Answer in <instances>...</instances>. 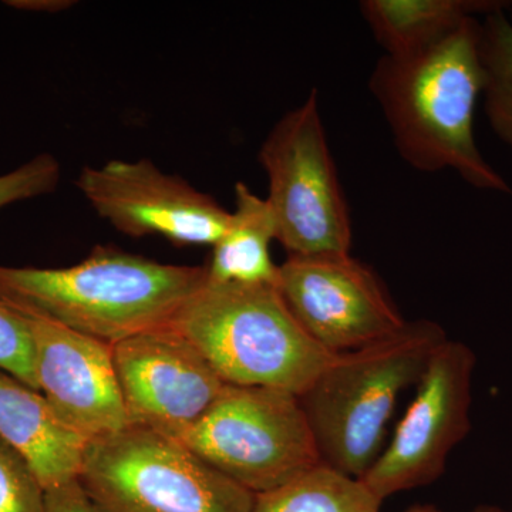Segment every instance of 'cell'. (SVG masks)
<instances>
[{"mask_svg": "<svg viewBox=\"0 0 512 512\" xmlns=\"http://www.w3.org/2000/svg\"><path fill=\"white\" fill-rule=\"evenodd\" d=\"M480 30L481 23L470 18L427 49L384 55L369 89L410 167L424 173L453 170L478 190L512 194L474 138V111L484 89Z\"/></svg>", "mask_w": 512, "mask_h": 512, "instance_id": "cell-1", "label": "cell"}, {"mask_svg": "<svg viewBox=\"0 0 512 512\" xmlns=\"http://www.w3.org/2000/svg\"><path fill=\"white\" fill-rule=\"evenodd\" d=\"M205 281V266L96 247L66 268L0 265V301L113 346L168 325Z\"/></svg>", "mask_w": 512, "mask_h": 512, "instance_id": "cell-2", "label": "cell"}, {"mask_svg": "<svg viewBox=\"0 0 512 512\" xmlns=\"http://www.w3.org/2000/svg\"><path fill=\"white\" fill-rule=\"evenodd\" d=\"M447 338L433 320L406 322L392 335L333 357L302 394L320 460L362 478L382 454L400 394L420 382Z\"/></svg>", "mask_w": 512, "mask_h": 512, "instance_id": "cell-3", "label": "cell"}, {"mask_svg": "<svg viewBox=\"0 0 512 512\" xmlns=\"http://www.w3.org/2000/svg\"><path fill=\"white\" fill-rule=\"evenodd\" d=\"M168 325L234 386L269 387L301 397L336 356L299 325L276 285L207 279Z\"/></svg>", "mask_w": 512, "mask_h": 512, "instance_id": "cell-4", "label": "cell"}, {"mask_svg": "<svg viewBox=\"0 0 512 512\" xmlns=\"http://www.w3.org/2000/svg\"><path fill=\"white\" fill-rule=\"evenodd\" d=\"M80 483L100 512H251L255 494L148 427L90 440Z\"/></svg>", "mask_w": 512, "mask_h": 512, "instance_id": "cell-5", "label": "cell"}, {"mask_svg": "<svg viewBox=\"0 0 512 512\" xmlns=\"http://www.w3.org/2000/svg\"><path fill=\"white\" fill-rule=\"evenodd\" d=\"M175 440L252 494L275 490L322 463L301 397L225 384Z\"/></svg>", "mask_w": 512, "mask_h": 512, "instance_id": "cell-6", "label": "cell"}, {"mask_svg": "<svg viewBox=\"0 0 512 512\" xmlns=\"http://www.w3.org/2000/svg\"><path fill=\"white\" fill-rule=\"evenodd\" d=\"M276 241L288 256L350 254L352 220L315 89L282 117L259 150Z\"/></svg>", "mask_w": 512, "mask_h": 512, "instance_id": "cell-7", "label": "cell"}, {"mask_svg": "<svg viewBox=\"0 0 512 512\" xmlns=\"http://www.w3.org/2000/svg\"><path fill=\"white\" fill-rule=\"evenodd\" d=\"M476 363L473 350L457 340H444L433 353L393 439L360 478L380 501L444 473L451 451L470 431Z\"/></svg>", "mask_w": 512, "mask_h": 512, "instance_id": "cell-8", "label": "cell"}, {"mask_svg": "<svg viewBox=\"0 0 512 512\" xmlns=\"http://www.w3.org/2000/svg\"><path fill=\"white\" fill-rule=\"evenodd\" d=\"M76 185L99 217L128 237L214 247L228 227L229 211L215 198L147 158L84 167Z\"/></svg>", "mask_w": 512, "mask_h": 512, "instance_id": "cell-9", "label": "cell"}, {"mask_svg": "<svg viewBox=\"0 0 512 512\" xmlns=\"http://www.w3.org/2000/svg\"><path fill=\"white\" fill-rule=\"evenodd\" d=\"M278 289L299 325L340 355L397 332L400 315L379 276L350 254L288 256Z\"/></svg>", "mask_w": 512, "mask_h": 512, "instance_id": "cell-10", "label": "cell"}, {"mask_svg": "<svg viewBox=\"0 0 512 512\" xmlns=\"http://www.w3.org/2000/svg\"><path fill=\"white\" fill-rule=\"evenodd\" d=\"M113 360L130 423L173 439L210 409L227 384L171 325L120 340Z\"/></svg>", "mask_w": 512, "mask_h": 512, "instance_id": "cell-11", "label": "cell"}, {"mask_svg": "<svg viewBox=\"0 0 512 512\" xmlns=\"http://www.w3.org/2000/svg\"><path fill=\"white\" fill-rule=\"evenodd\" d=\"M16 311L32 333L39 390L63 419L89 440L130 426L113 346L35 313Z\"/></svg>", "mask_w": 512, "mask_h": 512, "instance_id": "cell-12", "label": "cell"}, {"mask_svg": "<svg viewBox=\"0 0 512 512\" xmlns=\"http://www.w3.org/2000/svg\"><path fill=\"white\" fill-rule=\"evenodd\" d=\"M0 439L25 457L45 490L79 478L90 440L45 394L0 370Z\"/></svg>", "mask_w": 512, "mask_h": 512, "instance_id": "cell-13", "label": "cell"}, {"mask_svg": "<svg viewBox=\"0 0 512 512\" xmlns=\"http://www.w3.org/2000/svg\"><path fill=\"white\" fill-rule=\"evenodd\" d=\"M234 194L228 227L212 247L210 264L205 266L207 279L220 284L278 286L279 265L269 249L276 239L271 207L247 184H235Z\"/></svg>", "mask_w": 512, "mask_h": 512, "instance_id": "cell-14", "label": "cell"}, {"mask_svg": "<svg viewBox=\"0 0 512 512\" xmlns=\"http://www.w3.org/2000/svg\"><path fill=\"white\" fill-rule=\"evenodd\" d=\"M493 0H365L360 12L386 56L436 45L464 22L505 8Z\"/></svg>", "mask_w": 512, "mask_h": 512, "instance_id": "cell-15", "label": "cell"}, {"mask_svg": "<svg viewBox=\"0 0 512 512\" xmlns=\"http://www.w3.org/2000/svg\"><path fill=\"white\" fill-rule=\"evenodd\" d=\"M359 478L320 463L275 490L256 494L251 512H380Z\"/></svg>", "mask_w": 512, "mask_h": 512, "instance_id": "cell-16", "label": "cell"}, {"mask_svg": "<svg viewBox=\"0 0 512 512\" xmlns=\"http://www.w3.org/2000/svg\"><path fill=\"white\" fill-rule=\"evenodd\" d=\"M505 8L484 16L480 55L484 69L485 114L494 133L512 153V25Z\"/></svg>", "mask_w": 512, "mask_h": 512, "instance_id": "cell-17", "label": "cell"}, {"mask_svg": "<svg viewBox=\"0 0 512 512\" xmlns=\"http://www.w3.org/2000/svg\"><path fill=\"white\" fill-rule=\"evenodd\" d=\"M45 497L25 457L0 439V512H45Z\"/></svg>", "mask_w": 512, "mask_h": 512, "instance_id": "cell-18", "label": "cell"}, {"mask_svg": "<svg viewBox=\"0 0 512 512\" xmlns=\"http://www.w3.org/2000/svg\"><path fill=\"white\" fill-rule=\"evenodd\" d=\"M0 370L39 390L35 346L22 313L0 301Z\"/></svg>", "mask_w": 512, "mask_h": 512, "instance_id": "cell-19", "label": "cell"}, {"mask_svg": "<svg viewBox=\"0 0 512 512\" xmlns=\"http://www.w3.org/2000/svg\"><path fill=\"white\" fill-rule=\"evenodd\" d=\"M62 168L52 154H39L15 170L0 175V210L15 202L50 194L59 185Z\"/></svg>", "mask_w": 512, "mask_h": 512, "instance_id": "cell-20", "label": "cell"}, {"mask_svg": "<svg viewBox=\"0 0 512 512\" xmlns=\"http://www.w3.org/2000/svg\"><path fill=\"white\" fill-rule=\"evenodd\" d=\"M45 512H100L79 478L46 490Z\"/></svg>", "mask_w": 512, "mask_h": 512, "instance_id": "cell-21", "label": "cell"}, {"mask_svg": "<svg viewBox=\"0 0 512 512\" xmlns=\"http://www.w3.org/2000/svg\"><path fill=\"white\" fill-rule=\"evenodd\" d=\"M9 8L28 10V12L56 13L72 8L76 2L70 0H9Z\"/></svg>", "mask_w": 512, "mask_h": 512, "instance_id": "cell-22", "label": "cell"}, {"mask_svg": "<svg viewBox=\"0 0 512 512\" xmlns=\"http://www.w3.org/2000/svg\"><path fill=\"white\" fill-rule=\"evenodd\" d=\"M406 512H441L437 510L436 507H431V505H417V507L410 508V510H407ZM473 512H507L504 510H501V508L498 507H480L477 508V510H474Z\"/></svg>", "mask_w": 512, "mask_h": 512, "instance_id": "cell-23", "label": "cell"}, {"mask_svg": "<svg viewBox=\"0 0 512 512\" xmlns=\"http://www.w3.org/2000/svg\"><path fill=\"white\" fill-rule=\"evenodd\" d=\"M507 16H508V20H510V23L512 25V6H508Z\"/></svg>", "mask_w": 512, "mask_h": 512, "instance_id": "cell-24", "label": "cell"}]
</instances>
